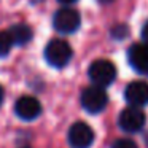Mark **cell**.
Masks as SVG:
<instances>
[{
	"label": "cell",
	"instance_id": "e0dca14e",
	"mask_svg": "<svg viewBox=\"0 0 148 148\" xmlns=\"http://www.w3.org/2000/svg\"><path fill=\"white\" fill-rule=\"evenodd\" d=\"M97 2H99V3H103V5H105V3H112L113 0H97Z\"/></svg>",
	"mask_w": 148,
	"mask_h": 148
},
{
	"label": "cell",
	"instance_id": "30bf717a",
	"mask_svg": "<svg viewBox=\"0 0 148 148\" xmlns=\"http://www.w3.org/2000/svg\"><path fill=\"white\" fill-rule=\"evenodd\" d=\"M7 32H8V35H10L13 45H19V46L29 43L34 37L32 29H30L27 24H14V26H11Z\"/></svg>",
	"mask_w": 148,
	"mask_h": 148
},
{
	"label": "cell",
	"instance_id": "5bb4252c",
	"mask_svg": "<svg viewBox=\"0 0 148 148\" xmlns=\"http://www.w3.org/2000/svg\"><path fill=\"white\" fill-rule=\"evenodd\" d=\"M142 38H143V43L148 45V23L142 27Z\"/></svg>",
	"mask_w": 148,
	"mask_h": 148
},
{
	"label": "cell",
	"instance_id": "7a4b0ae2",
	"mask_svg": "<svg viewBox=\"0 0 148 148\" xmlns=\"http://www.w3.org/2000/svg\"><path fill=\"white\" fill-rule=\"evenodd\" d=\"M88 75H89L91 81L94 83V86L105 88L115 81L116 67L113 65V62L107 61V59H99V61H94L89 65Z\"/></svg>",
	"mask_w": 148,
	"mask_h": 148
},
{
	"label": "cell",
	"instance_id": "2e32d148",
	"mask_svg": "<svg viewBox=\"0 0 148 148\" xmlns=\"http://www.w3.org/2000/svg\"><path fill=\"white\" fill-rule=\"evenodd\" d=\"M59 2H61V3H73V2H77V0H59Z\"/></svg>",
	"mask_w": 148,
	"mask_h": 148
},
{
	"label": "cell",
	"instance_id": "7c38bea8",
	"mask_svg": "<svg viewBox=\"0 0 148 148\" xmlns=\"http://www.w3.org/2000/svg\"><path fill=\"white\" fill-rule=\"evenodd\" d=\"M112 148H138V147L131 138H118V140L113 142Z\"/></svg>",
	"mask_w": 148,
	"mask_h": 148
},
{
	"label": "cell",
	"instance_id": "52a82bcc",
	"mask_svg": "<svg viewBox=\"0 0 148 148\" xmlns=\"http://www.w3.org/2000/svg\"><path fill=\"white\" fill-rule=\"evenodd\" d=\"M14 113L24 121H32V119L38 118L42 113V105H40L38 99L32 96H23L16 100L14 103Z\"/></svg>",
	"mask_w": 148,
	"mask_h": 148
},
{
	"label": "cell",
	"instance_id": "3957f363",
	"mask_svg": "<svg viewBox=\"0 0 148 148\" xmlns=\"http://www.w3.org/2000/svg\"><path fill=\"white\" fill-rule=\"evenodd\" d=\"M108 103V96L103 91V88L89 86L81 92V105L88 113H100Z\"/></svg>",
	"mask_w": 148,
	"mask_h": 148
},
{
	"label": "cell",
	"instance_id": "8992f818",
	"mask_svg": "<svg viewBox=\"0 0 148 148\" xmlns=\"http://www.w3.org/2000/svg\"><path fill=\"white\" fill-rule=\"evenodd\" d=\"M118 124L126 132H138L145 126V113L137 107H127L119 115Z\"/></svg>",
	"mask_w": 148,
	"mask_h": 148
},
{
	"label": "cell",
	"instance_id": "ba28073f",
	"mask_svg": "<svg viewBox=\"0 0 148 148\" xmlns=\"http://www.w3.org/2000/svg\"><path fill=\"white\" fill-rule=\"evenodd\" d=\"M124 97L131 107L148 105V83L147 81H132L124 91Z\"/></svg>",
	"mask_w": 148,
	"mask_h": 148
},
{
	"label": "cell",
	"instance_id": "5b68a950",
	"mask_svg": "<svg viewBox=\"0 0 148 148\" xmlns=\"http://www.w3.org/2000/svg\"><path fill=\"white\" fill-rule=\"evenodd\" d=\"M94 142V131L89 124L78 121L69 129V143L72 148H89Z\"/></svg>",
	"mask_w": 148,
	"mask_h": 148
},
{
	"label": "cell",
	"instance_id": "6da1fadb",
	"mask_svg": "<svg viewBox=\"0 0 148 148\" xmlns=\"http://www.w3.org/2000/svg\"><path fill=\"white\" fill-rule=\"evenodd\" d=\"M72 51L70 45L62 38H54L46 45L45 48V59L51 67L62 69L70 62L72 59Z\"/></svg>",
	"mask_w": 148,
	"mask_h": 148
},
{
	"label": "cell",
	"instance_id": "ac0fdd59",
	"mask_svg": "<svg viewBox=\"0 0 148 148\" xmlns=\"http://www.w3.org/2000/svg\"><path fill=\"white\" fill-rule=\"evenodd\" d=\"M23 148H29V147H23Z\"/></svg>",
	"mask_w": 148,
	"mask_h": 148
},
{
	"label": "cell",
	"instance_id": "9c48e42d",
	"mask_svg": "<svg viewBox=\"0 0 148 148\" xmlns=\"http://www.w3.org/2000/svg\"><path fill=\"white\" fill-rule=\"evenodd\" d=\"M129 64L142 75L148 77V45L147 43H135L127 51Z\"/></svg>",
	"mask_w": 148,
	"mask_h": 148
},
{
	"label": "cell",
	"instance_id": "4fadbf2b",
	"mask_svg": "<svg viewBox=\"0 0 148 148\" xmlns=\"http://www.w3.org/2000/svg\"><path fill=\"white\" fill-rule=\"evenodd\" d=\"M127 35V27L126 26H118L113 29V37L115 38H124Z\"/></svg>",
	"mask_w": 148,
	"mask_h": 148
},
{
	"label": "cell",
	"instance_id": "277c9868",
	"mask_svg": "<svg viewBox=\"0 0 148 148\" xmlns=\"http://www.w3.org/2000/svg\"><path fill=\"white\" fill-rule=\"evenodd\" d=\"M80 23V13L73 8H61L56 11L53 18V26L61 34H73L75 30H78Z\"/></svg>",
	"mask_w": 148,
	"mask_h": 148
},
{
	"label": "cell",
	"instance_id": "9a60e30c",
	"mask_svg": "<svg viewBox=\"0 0 148 148\" xmlns=\"http://www.w3.org/2000/svg\"><path fill=\"white\" fill-rule=\"evenodd\" d=\"M3 99H5V91H3V88L0 86V105L3 103Z\"/></svg>",
	"mask_w": 148,
	"mask_h": 148
},
{
	"label": "cell",
	"instance_id": "8fae6325",
	"mask_svg": "<svg viewBox=\"0 0 148 148\" xmlns=\"http://www.w3.org/2000/svg\"><path fill=\"white\" fill-rule=\"evenodd\" d=\"M13 42H11L8 32H0V58H5V56L10 53Z\"/></svg>",
	"mask_w": 148,
	"mask_h": 148
}]
</instances>
